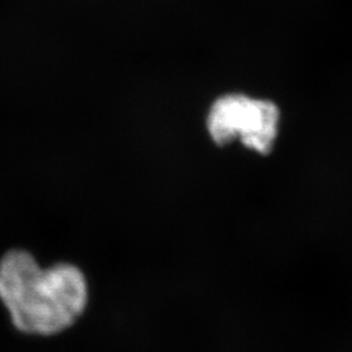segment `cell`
I'll return each instance as SVG.
<instances>
[{"label": "cell", "mask_w": 352, "mask_h": 352, "mask_svg": "<svg viewBox=\"0 0 352 352\" xmlns=\"http://www.w3.org/2000/svg\"><path fill=\"white\" fill-rule=\"evenodd\" d=\"M88 282L72 264L42 269L23 250L0 260V302L13 327L26 336L52 337L74 327L88 305Z\"/></svg>", "instance_id": "1"}, {"label": "cell", "mask_w": 352, "mask_h": 352, "mask_svg": "<svg viewBox=\"0 0 352 352\" xmlns=\"http://www.w3.org/2000/svg\"><path fill=\"white\" fill-rule=\"evenodd\" d=\"M280 119L276 102L227 94L214 102L208 116V131L219 146L239 139L245 148L267 155L276 148Z\"/></svg>", "instance_id": "2"}]
</instances>
